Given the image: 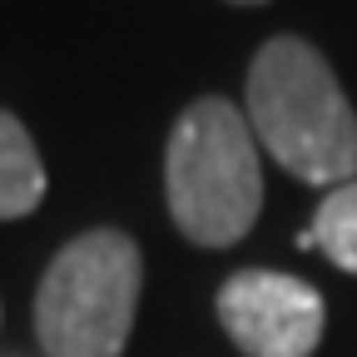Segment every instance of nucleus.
I'll return each instance as SVG.
<instances>
[{
    "instance_id": "1",
    "label": "nucleus",
    "mask_w": 357,
    "mask_h": 357,
    "mask_svg": "<svg viewBox=\"0 0 357 357\" xmlns=\"http://www.w3.org/2000/svg\"><path fill=\"white\" fill-rule=\"evenodd\" d=\"M248 129L303 184L357 178V109L328 60L298 35H273L248 65Z\"/></svg>"
},
{
    "instance_id": "2",
    "label": "nucleus",
    "mask_w": 357,
    "mask_h": 357,
    "mask_svg": "<svg viewBox=\"0 0 357 357\" xmlns=\"http://www.w3.org/2000/svg\"><path fill=\"white\" fill-rule=\"evenodd\" d=\"M164 194L178 234L204 248L238 243L263 208V169L248 114L234 100H194L164 149Z\"/></svg>"
},
{
    "instance_id": "3",
    "label": "nucleus",
    "mask_w": 357,
    "mask_h": 357,
    "mask_svg": "<svg viewBox=\"0 0 357 357\" xmlns=\"http://www.w3.org/2000/svg\"><path fill=\"white\" fill-rule=\"evenodd\" d=\"M144 258L129 234L89 229L55 253L35 293V337L50 357H119L134 328Z\"/></svg>"
},
{
    "instance_id": "4",
    "label": "nucleus",
    "mask_w": 357,
    "mask_h": 357,
    "mask_svg": "<svg viewBox=\"0 0 357 357\" xmlns=\"http://www.w3.org/2000/svg\"><path fill=\"white\" fill-rule=\"evenodd\" d=\"M218 323L248 357H312L323 342V298L273 268H243L218 288Z\"/></svg>"
},
{
    "instance_id": "5",
    "label": "nucleus",
    "mask_w": 357,
    "mask_h": 357,
    "mask_svg": "<svg viewBox=\"0 0 357 357\" xmlns=\"http://www.w3.org/2000/svg\"><path fill=\"white\" fill-rule=\"evenodd\" d=\"M45 199V164L35 154L30 129L0 109V218H25Z\"/></svg>"
},
{
    "instance_id": "6",
    "label": "nucleus",
    "mask_w": 357,
    "mask_h": 357,
    "mask_svg": "<svg viewBox=\"0 0 357 357\" xmlns=\"http://www.w3.org/2000/svg\"><path fill=\"white\" fill-rule=\"evenodd\" d=\"M312 243H318L342 273H357V178L352 184H337L323 208L312 213Z\"/></svg>"
}]
</instances>
